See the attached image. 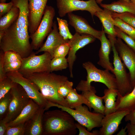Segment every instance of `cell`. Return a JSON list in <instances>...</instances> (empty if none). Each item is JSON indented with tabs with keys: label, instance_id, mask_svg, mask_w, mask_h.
Instances as JSON below:
<instances>
[{
	"label": "cell",
	"instance_id": "50",
	"mask_svg": "<svg viewBox=\"0 0 135 135\" xmlns=\"http://www.w3.org/2000/svg\"><path fill=\"white\" fill-rule=\"evenodd\" d=\"M130 1L135 4V0H130Z\"/></svg>",
	"mask_w": 135,
	"mask_h": 135
},
{
	"label": "cell",
	"instance_id": "47",
	"mask_svg": "<svg viewBox=\"0 0 135 135\" xmlns=\"http://www.w3.org/2000/svg\"><path fill=\"white\" fill-rule=\"evenodd\" d=\"M4 32V31L0 30V41L1 40L2 38Z\"/></svg>",
	"mask_w": 135,
	"mask_h": 135
},
{
	"label": "cell",
	"instance_id": "30",
	"mask_svg": "<svg viewBox=\"0 0 135 135\" xmlns=\"http://www.w3.org/2000/svg\"><path fill=\"white\" fill-rule=\"evenodd\" d=\"M58 22L59 32L60 34L65 40H69L72 37L73 35L70 32L68 28V24L67 21L58 17L56 18Z\"/></svg>",
	"mask_w": 135,
	"mask_h": 135
},
{
	"label": "cell",
	"instance_id": "27",
	"mask_svg": "<svg viewBox=\"0 0 135 135\" xmlns=\"http://www.w3.org/2000/svg\"><path fill=\"white\" fill-rule=\"evenodd\" d=\"M19 9L13 6L8 13L0 18V30L4 31L18 18Z\"/></svg>",
	"mask_w": 135,
	"mask_h": 135
},
{
	"label": "cell",
	"instance_id": "48",
	"mask_svg": "<svg viewBox=\"0 0 135 135\" xmlns=\"http://www.w3.org/2000/svg\"><path fill=\"white\" fill-rule=\"evenodd\" d=\"M103 0H96V1L97 4H100L102 3V2ZM125 0L126 1L128 2H130V0Z\"/></svg>",
	"mask_w": 135,
	"mask_h": 135
},
{
	"label": "cell",
	"instance_id": "31",
	"mask_svg": "<svg viewBox=\"0 0 135 135\" xmlns=\"http://www.w3.org/2000/svg\"><path fill=\"white\" fill-rule=\"evenodd\" d=\"M12 96L10 91L3 98L0 99V120L6 115L12 100Z\"/></svg>",
	"mask_w": 135,
	"mask_h": 135
},
{
	"label": "cell",
	"instance_id": "40",
	"mask_svg": "<svg viewBox=\"0 0 135 135\" xmlns=\"http://www.w3.org/2000/svg\"><path fill=\"white\" fill-rule=\"evenodd\" d=\"M76 126L79 131L78 135H99V130H94L90 132L85 128V127L79 123H76Z\"/></svg>",
	"mask_w": 135,
	"mask_h": 135
},
{
	"label": "cell",
	"instance_id": "4",
	"mask_svg": "<svg viewBox=\"0 0 135 135\" xmlns=\"http://www.w3.org/2000/svg\"><path fill=\"white\" fill-rule=\"evenodd\" d=\"M50 106H55L70 114L78 123L90 131L94 128L101 126L102 120L104 115L100 113H94L88 110V107L80 105L75 110L50 102Z\"/></svg>",
	"mask_w": 135,
	"mask_h": 135
},
{
	"label": "cell",
	"instance_id": "17",
	"mask_svg": "<svg viewBox=\"0 0 135 135\" xmlns=\"http://www.w3.org/2000/svg\"><path fill=\"white\" fill-rule=\"evenodd\" d=\"M52 27L45 42L36 52V54L43 52H47L50 54L52 59L56 49L60 44L68 42L69 40H64L60 34L55 21L54 22Z\"/></svg>",
	"mask_w": 135,
	"mask_h": 135
},
{
	"label": "cell",
	"instance_id": "13",
	"mask_svg": "<svg viewBox=\"0 0 135 135\" xmlns=\"http://www.w3.org/2000/svg\"><path fill=\"white\" fill-rule=\"evenodd\" d=\"M96 38L93 36L86 34H80L76 32L68 43L70 48L67 58L71 78L73 77V66L76 60V52L86 45L94 42Z\"/></svg>",
	"mask_w": 135,
	"mask_h": 135
},
{
	"label": "cell",
	"instance_id": "45",
	"mask_svg": "<svg viewBox=\"0 0 135 135\" xmlns=\"http://www.w3.org/2000/svg\"><path fill=\"white\" fill-rule=\"evenodd\" d=\"M0 120V135H4L8 127L7 123L2 119Z\"/></svg>",
	"mask_w": 135,
	"mask_h": 135
},
{
	"label": "cell",
	"instance_id": "6",
	"mask_svg": "<svg viewBox=\"0 0 135 135\" xmlns=\"http://www.w3.org/2000/svg\"><path fill=\"white\" fill-rule=\"evenodd\" d=\"M55 11L52 6L46 5L41 22L36 31L30 34V43L33 50H38L43 42L52 31L55 15Z\"/></svg>",
	"mask_w": 135,
	"mask_h": 135
},
{
	"label": "cell",
	"instance_id": "21",
	"mask_svg": "<svg viewBox=\"0 0 135 135\" xmlns=\"http://www.w3.org/2000/svg\"><path fill=\"white\" fill-rule=\"evenodd\" d=\"M40 107L31 98L19 116L14 120L7 123L8 126H13L25 123L35 114Z\"/></svg>",
	"mask_w": 135,
	"mask_h": 135
},
{
	"label": "cell",
	"instance_id": "25",
	"mask_svg": "<svg viewBox=\"0 0 135 135\" xmlns=\"http://www.w3.org/2000/svg\"><path fill=\"white\" fill-rule=\"evenodd\" d=\"M116 101V110L127 109L130 111L135 109V86L132 92L124 96L118 93Z\"/></svg>",
	"mask_w": 135,
	"mask_h": 135
},
{
	"label": "cell",
	"instance_id": "29",
	"mask_svg": "<svg viewBox=\"0 0 135 135\" xmlns=\"http://www.w3.org/2000/svg\"><path fill=\"white\" fill-rule=\"evenodd\" d=\"M68 67L67 60L65 57H55L51 60L50 68L51 72L66 69Z\"/></svg>",
	"mask_w": 135,
	"mask_h": 135
},
{
	"label": "cell",
	"instance_id": "43",
	"mask_svg": "<svg viewBox=\"0 0 135 135\" xmlns=\"http://www.w3.org/2000/svg\"><path fill=\"white\" fill-rule=\"evenodd\" d=\"M126 122L129 121L131 124L135 125V109L131 110L124 117Z\"/></svg>",
	"mask_w": 135,
	"mask_h": 135
},
{
	"label": "cell",
	"instance_id": "22",
	"mask_svg": "<svg viewBox=\"0 0 135 135\" xmlns=\"http://www.w3.org/2000/svg\"><path fill=\"white\" fill-rule=\"evenodd\" d=\"M81 91V94L89 102L92 108L97 113H100L104 115V106L102 102L103 97L97 96L95 88L92 86L89 88L84 89Z\"/></svg>",
	"mask_w": 135,
	"mask_h": 135
},
{
	"label": "cell",
	"instance_id": "36",
	"mask_svg": "<svg viewBox=\"0 0 135 135\" xmlns=\"http://www.w3.org/2000/svg\"><path fill=\"white\" fill-rule=\"evenodd\" d=\"M25 129V123L8 126L4 135H24Z\"/></svg>",
	"mask_w": 135,
	"mask_h": 135
},
{
	"label": "cell",
	"instance_id": "11",
	"mask_svg": "<svg viewBox=\"0 0 135 135\" xmlns=\"http://www.w3.org/2000/svg\"><path fill=\"white\" fill-rule=\"evenodd\" d=\"M6 76L14 82L20 85L28 96L40 107L47 110L49 108V102L44 97L37 86L29 79L24 76L18 71L9 72Z\"/></svg>",
	"mask_w": 135,
	"mask_h": 135
},
{
	"label": "cell",
	"instance_id": "12",
	"mask_svg": "<svg viewBox=\"0 0 135 135\" xmlns=\"http://www.w3.org/2000/svg\"><path fill=\"white\" fill-rule=\"evenodd\" d=\"M114 45L120 58L129 70L133 89L135 86V51L118 38H116Z\"/></svg>",
	"mask_w": 135,
	"mask_h": 135
},
{
	"label": "cell",
	"instance_id": "32",
	"mask_svg": "<svg viewBox=\"0 0 135 135\" xmlns=\"http://www.w3.org/2000/svg\"><path fill=\"white\" fill-rule=\"evenodd\" d=\"M112 16L120 18L135 28V15L129 12L120 13L112 12Z\"/></svg>",
	"mask_w": 135,
	"mask_h": 135
},
{
	"label": "cell",
	"instance_id": "38",
	"mask_svg": "<svg viewBox=\"0 0 135 135\" xmlns=\"http://www.w3.org/2000/svg\"><path fill=\"white\" fill-rule=\"evenodd\" d=\"M73 83L72 82L68 80L61 85L58 90L59 95L62 98H65L73 89Z\"/></svg>",
	"mask_w": 135,
	"mask_h": 135
},
{
	"label": "cell",
	"instance_id": "20",
	"mask_svg": "<svg viewBox=\"0 0 135 135\" xmlns=\"http://www.w3.org/2000/svg\"><path fill=\"white\" fill-rule=\"evenodd\" d=\"M112 12L108 9L104 8L102 11L96 12L94 16L98 17L100 20L104 31L108 34L109 39L115 42L116 36L114 28L115 26L112 20Z\"/></svg>",
	"mask_w": 135,
	"mask_h": 135
},
{
	"label": "cell",
	"instance_id": "28",
	"mask_svg": "<svg viewBox=\"0 0 135 135\" xmlns=\"http://www.w3.org/2000/svg\"><path fill=\"white\" fill-rule=\"evenodd\" d=\"M112 21L114 25L129 35L135 40V28L118 18H112Z\"/></svg>",
	"mask_w": 135,
	"mask_h": 135
},
{
	"label": "cell",
	"instance_id": "10",
	"mask_svg": "<svg viewBox=\"0 0 135 135\" xmlns=\"http://www.w3.org/2000/svg\"><path fill=\"white\" fill-rule=\"evenodd\" d=\"M56 4L59 16L61 17L73 11L86 10L90 13L94 20L95 13L103 10L98 5L96 0H56Z\"/></svg>",
	"mask_w": 135,
	"mask_h": 135
},
{
	"label": "cell",
	"instance_id": "16",
	"mask_svg": "<svg viewBox=\"0 0 135 135\" xmlns=\"http://www.w3.org/2000/svg\"><path fill=\"white\" fill-rule=\"evenodd\" d=\"M67 15L68 24L74 28L76 32L90 35L99 40L102 30H98L94 28L85 19L81 16L72 12L68 14Z\"/></svg>",
	"mask_w": 135,
	"mask_h": 135
},
{
	"label": "cell",
	"instance_id": "19",
	"mask_svg": "<svg viewBox=\"0 0 135 135\" xmlns=\"http://www.w3.org/2000/svg\"><path fill=\"white\" fill-rule=\"evenodd\" d=\"M46 110L40 107L35 114L25 123V135H42V120Z\"/></svg>",
	"mask_w": 135,
	"mask_h": 135
},
{
	"label": "cell",
	"instance_id": "46",
	"mask_svg": "<svg viewBox=\"0 0 135 135\" xmlns=\"http://www.w3.org/2000/svg\"><path fill=\"white\" fill-rule=\"evenodd\" d=\"M126 126L124 128H122L116 134L117 135H126L127 132Z\"/></svg>",
	"mask_w": 135,
	"mask_h": 135
},
{
	"label": "cell",
	"instance_id": "1",
	"mask_svg": "<svg viewBox=\"0 0 135 135\" xmlns=\"http://www.w3.org/2000/svg\"><path fill=\"white\" fill-rule=\"evenodd\" d=\"M13 6L19 10L18 18L4 30L0 41V49L4 52L12 51L18 54L22 58L33 52L30 42L28 30V0H11Z\"/></svg>",
	"mask_w": 135,
	"mask_h": 135
},
{
	"label": "cell",
	"instance_id": "24",
	"mask_svg": "<svg viewBox=\"0 0 135 135\" xmlns=\"http://www.w3.org/2000/svg\"><path fill=\"white\" fill-rule=\"evenodd\" d=\"M118 91L117 89L108 88L104 90L103 100L105 102L104 116L116 111V98Z\"/></svg>",
	"mask_w": 135,
	"mask_h": 135
},
{
	"label": "cell",
	"instance_id": "35",
	"mask_svg": "<svg viewBox=\"0 0 135 135\" xmlns=\"http://www.w3.org/2000/svg\"><path fill=\"white\" fill-rule=\"evenodd\" d=\"M22 58L18 53L12 51L4 52V64H10L22 61Z\"/></svg>",
	"mask_w": 135,
	"mask_h": 135
},
{
	"label": "cell",
	"instance_id": "9",
	"mask_svg": "<svg viewBox=\"0 0 135 135\" xmlns=\"http://www.w3.org/2000/svg\"><path fill=\"white\" fill-rule=\"evenodd\" d=\"M10 91L12 96V100L8 112L2 119L7 123L19 116L31 99L22 87L17 83H15Z\"/></svg>",
	"mask_w": 135,
	"mask_h": 135
},
{
	"label": "cell",
	"instance_id": "42",
	"mask_svg": "<svg viewBox=\"0 0 135 135\" xmlns=\"http://www.w3.org/2000/svg\"><path fill=\"white\" fill-rule=\"evenodd\" d=\"M4 52L0 50V82L6 78V73L4 69Z\"/></svg>",
	"mask_w": 135,
	"mask_h": 135
},
{
	"label": "cell",
	"instance_id": "23",
	"mask_svg": "<svg viewBox=\"0 0 135 135\" xmlns=\"http://www.w3.org/2000/svg\"><path fill=\"white\" fill-rule=\"evenodd\" d=\"M100 6L104 8H106L118 13L129 12L135 15V4L131 2L124 0H118L109 4H102Z\"/></svg>",
	"mask_w": 135,
	"mask_h": 135
},
{
	"label": "cell",
	"instance_id": "34",
	"mask_svg": "<svg viewBox=\"0 0 135 135\" xmlns=\"http://www.w3.org/2000/svg\"><path fill=\"white\" fill-rule=\"evenodd\" d=\"M15 83L7 76L0 82V99L9 92Z\"/></svg>",
	"mask_w": 135,
	"mask_h": 135
},
{
	"label": "cell",
	"instance_id": "3",
	"mask_svg": "<svg viewBox=\"0 0 135 135\" xmlns=\"http://www.w3.org/2000/svg\"><path fill=\"white\" fill-rule=\"evenodd\" d=\"M73 117L62 110L44 112L42 120V135H75L76 123Z\"/></svg>",
	"mask_w": 135,
	"mask_h": 135
},
{
	"label": "cell",
	"instance_id": "33",
	"mask_svg": "<svg viewBox=\"0 0 135 135\" xmlns=\"http://www.w3.org/2000/svg\"><path fill=\"white\" fill-rule=\"evenodd\" d=\"M114 28L116 37L123 40L127 45L135 51V40L117 26H115Z\"/></svg>",
	"mask_w": 135,
	"mask_h": 135
},
{
	"label": "cell",
	"instance_id": "7",
	"mask_svg": "<svg viewBox=\"0 0 135 135\" xmlns=\"http://www.w3.org/2000/svg\"><path fill=\"white\" fill-rule=\"evenodd\" d=\"M110 42L113 54V74L115 76L118 93L121 96H124L130 93L132 90L130 74L127 73L126 67L119 56L115 46V42L112 41Z\"/></svg>",
	"mask_w": 135,
	"mask_h": 135
},
{
	"label": "cell",
	"instance_id": "41",
	"mask_svg": "<svg viewBox=\"0 0 135 135\" xmlns=\"http://www.w3.org/2000/svg\"><path fill=\"white\" fill-rule=\"evenodd\" d=\"M13 6L12 2L0 3V18L8 13Z\"/></svg>",
	"mask_w": 135,
	"mask_h": 135
},
{
	"label": "cell",
	"instance_id": "44",
	"mask_svg": "<svg viewBox=\"0 0 135 135\" xmlns=\"http://www.w3.org/2000/svg\"><path fill=\"white\" fill-rule=\"evenodd\" d=\"M126 126L128 135H135V125L128 123Z\"/></svg>",
	"mask_w": 135,
	"mask_h": 135
},
{
	"label": "cell",
	"instance_id": "2",
	"mask_svg": "<svg viewBox=\"0 0 135 135\" xmlns=\"http://www.w3.org/2000/svg\"><path fill=\"white\" fill-rule=\"evenodd\" d=\"M22 75L37 86L48 101L69 108L65 98L61 97L58 93L60 86L68 80L66 76L46 72Z\"/></svg>",
	"mask_w": 135,
	"mask_h": 135
},
{
	"label": "cell",
	"instance_id": "39",
	"mask_svg": "<svg viewBox=\"0 0 135 135\" xmlns=\"http://www.w3.org/2000/svg\"><path fill=\"white\" fill-rule=\"evenodd\" d=\"M22 61L4 64V69L5 72L6 73L9 72L18 71L21 66Z\"/></svg>",
	"mask_w": 135,
	"mask_h": 135
},
{
	"label": "cell",
	"instance_id": "18",
	"mask_svg": "<svg viewBox=\"0 0 135 135\" xmlns=\"http://www.w3.org/2000/svg\"><path fill=\"white\" fill-rule=\"evenodd\" d=\"M102 32L99 39L101 42V46L99 51V60L97 63L113 74L114 68L110 62L109 56L112 48V43L106 38L102 26Z\"/></svg>",
	"mask_w": 135,
	"mask_h": 135
},
{
	"label": "cell",
	"instance_id": "15",
	"mask_svg": "<svg viewBox=\"0 0 135 135\" xmlns=\"http://www.w3.org/2000/svg\"><path fill=\"white\" fill-rule=\"evenodd\" d=\"M28 0V30L31 34L36 31L41 22L48 0Z\"/></svg>",
	"mask_w": 135,
	"mask_h": 135
},
{
	"label": "cell",
	"instance_id": "37",
	"mask_svg": "<svg viewBox=\"0 0 135 135\" xmlns=\"http://www.w3.org/2000/svg\"><path fill=\"white\" fill-rule=\"evenodd\" d=\"M70 48L68 42L60 44L54 50L53 58L55 57H65L68 54Z\"/></svg>",
	"mask_w": 135,
	"mask_h": 135
},
{
	"label": "cell",
	"instance_id": "8",
	"mask_svg": "<svg viewBox=\"0 0 135 135\" xmlns=\"http://www.w3.org/2000/svg\"><path fill=\"white\" fill-rule=\"evenodd\" d=\"M82 66L87 73L86 80L80 81L85 86H90L91 82H94L102 83L108 88L117 89L114 75L109 71L99 69L89 61L84 63Z\"/></svg>",
	"mask_w": 135,
	"mask_h": 135
},
{
	"label": "cell",
	"instance_id": "26",
	"mask_svg": "<svg viewBox=\"0 0 135 135\" xmlns=\"http://www.w3.org/2000/svg\"><path fill=\"white\" fill-rule=\"evenodd\" d=\"M65 99L67 102L69 107L75 108L76 107L82 104H86L90 110L92 108L88 100L82 94H78L76 90L73 88Z\"/></svg>",
	"mask_w": 135,
	"mask_h": 135
},
{
	"label": "cell",
	"instance_id": "14",
	"mask_svg": "<svg viewBox=\"0 0 135 135\" xmlns=\"http://www.w3.org/2000/svg\"><path fill=\"white\" fill-rule=\"evenodd\" d=\"M130 112L127 109L117 110L104 116L101 122L99 135H112L118 131L119 126Z\"/></svg>",
	"mask_w": 135,
	"mask_h": 135
},
{
	"label": "cell",
	"instance_id": "49",
	"mask_svg": "<svg viewBox=\"0 0 135 135\" xmlns=\"http://www.w3.org/2000/svg\"><path fill=\"white\" fill-rule=\"evenodd\" d=\"M7 0H0V3H6Z\"/></svg>",
	"mask_w": 135,
	"mask_h": 135
},
{
	"label": "cell",
	"instance_id": "5",
	"mask_svg": "<svg viewBox=\"0 0 135 135\" xmlns=\"http://www.w3.org/2000/svg\"><path fill=\"white\" fill-rule=\"evenodd\" d=\"M33 52L27 57L22 58L21 66L18 71L22 75L34 73L51 72L50 63L52 59L47 52L36 55Z\"/></svg>",
	"mask_w": 135,
	"mask_h": 135
}]
</instances>
